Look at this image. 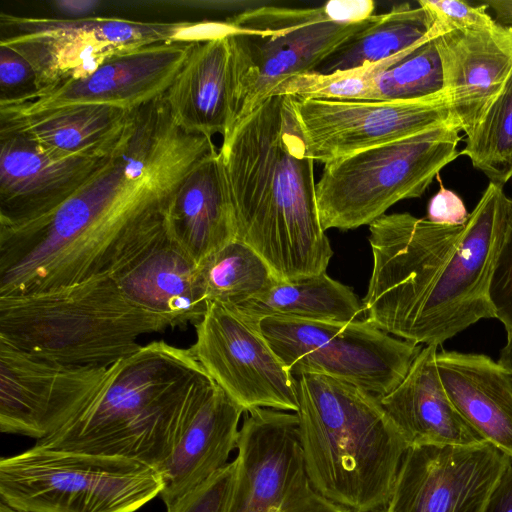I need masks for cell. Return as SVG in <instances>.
I'll return each mask as SVG.
<instances>
[{
    "instance_id": "obj_3",
    "label": "cell",
    "mask_w": 512,
    "mask_h": 512,
    "mask_svg": "<svg viewBox=\"0 0 512 512\" xmlns=\"http://www.w3.org/2000/svg\"><path fill=\"white\" fill-rule=\"evenodd\" d=\"M219 154L236 239L253 248L281 281L326 272L333 250L319 219L315 162L291 97L265 100L223 137Z\"/></svg>"
},
{
    "instance_id": "obj_39",
    "label": "cell",
    "mask_w": 512,
    "mask_h": 512,
    "mask_svg": "<svg viewBox=\"0 0 512 512\" xmlns=\"http://www.w3.org/2000/svg\"><path fill=\"white\" fill-rule=\"evenodd\" d=\"M484 512H512V459L495 487Z\"/></svg>"
},
{
    "instance_id": "obj_21",
    "label": "cell",
    "mask_w": 512,
    "mask_h": 512,
    "mask_svg": "<svg viewBox=\"0 0 512 512\" xmlns=\"http://www.w3.org/2000/svg\"><path fill=\"white\" fill-rule=\"evenodd\" d=\"M443 90L461 131L483 118L512 70V26L458 29L435 37Z\"/></svg>"
},
{
    "instance_id": "obj_32",
    "label": "cell",
    "mask_w": 512,
    "mask_h": 512,
    "mask_svg": "<svg viewBox=\"0 0 512 512\" xmlns=\"http://www.w3.org/2000/svg\"><path fill=\"white\" fill-rule=\"evenodd\" d=\"M378 63L354 70L321 74L308 72L287 78L271 92L272 96L331 101H370L372 79Z\"/></svg>"
},
{
    "instance_id": "obj_35",
    "label": "cell",
    "mask_w": 512,
    "mask_h": 512,
    "mask_svg": "<svg viewBox=\"0 0 512 512\" xmlns=\"http://www.w3.org/2000/svg\"><path fill=\"white\" fill-rule=\"evenodd\" d=\"M235 471L236 462L233 460L172 507L166 509V512H226Z\"/></svg>"
},
{
    "instance_id": "obj_38",
    "label": "cell",
    "mask_w": 512,
    "mask_h": 512,
    "mask_svg": "<svg viewBox=\"0 0 512 512\" xmlns=\"http://www.w3.org/2000/svg\"><path fill=\"white\" fill-rule=\"evenodd\" d=\"M323 6L330 21L337 23H358L372 17L375 3L372 0H331Z\"/></svg>"
},
{
    "instance_id": "obj_9",
    "label": "cell",
    "mask_w": 512,
    "mask_h": 512,
    "mask_svg": "<svg viewBox=\"0 0 512 512\" xmlns=\"http://www.w3.org/2000/svg\"><path fill=\"white\" fill-rule=\"evenodd\" d=\"M330 21L323 6L282 8L266 5L227 19L233 70L230 130L251 114L289 77L313 72L343 43L372 23ZM229 130V131H230Z\"/></svg>"
},
{
    "instance_id": "obj_37",
    "label": "cell",
    "mask_w": 512,
    "mask_h": 512,
    "mask_svg": "<svg viewBox=\"0 0 512 512\" xmlns=\"http://www.w3.org/2000/svg\"><path fill=\"white\" fill-rule=\"evenodd\" d=\"M469 213L461 197L454 191L445 188L441 181L439 190L429 200L427 220L447 226H462Z\"/></svg>"
},
{
    "instance_id": "obj_10",
    "label": "cell",
    "mask_w": 512,
    "mask_h": 512,
    "mask_svg": "<svg viewBox=\"0 0 512 512\" xmlns=\"http://www.w3.org/2000/svg\"><path fill=\"white\" fill-rule=\"evenodd\" d=\"M259 326L293 376L324 375L378 398L402 381L423 347L390 335L366 319L321 322L268 317Z\"/></svg>"
},
{
    "instance_id": "obj_33",
    "label": "cell",
    "mask_w": 512,
    "mask_h": 512,
    "mask_svg": "<svg viewBox=\"0 0 512 512\" xmlns=\"http://www.w3.org/2000/svg\"><path fill=\"white\" fill-rule=\"evenodd\" d=\"M432 20L435 37L458 29L486 28L497 23L489 13L485 3L472 5L458 0H420Z\"/></svg>"
},
{
    "instance_id": "obj_40",
    "label": "cell",
    "mask_w": 512,
    "mask_h": 512,
    "mask_svg": "<svg viewBox=\"0 0 512 512\" xmlns=\"http://www.w3.org/2000/svg\"><path fill=\"white\" fill-rule=\"evenodd\" d=\"M173 5L194 7L199 9L219 11H239V13L269 5V2L247 0H218V1H172Z\"/></svg>"
},
{
    "instance_id": "obj_45",
    "label": "cell",
    "mask_w": 512,
    "mask_h": 512,
    "mask_svg": "<svg viewBox=\"0 0 512 512\" xmlns=\"http://www.w3.org/2000/svg\"><path fill=\"white\" fill-rule=\"evenodd\" d=\"M376 512H386L385 509H382V510H379V511H376Z\"/></svg>"
},
{
    "instance_id": "obj_20",
    "label": "cell",
    "mask_w": 512,
    "mask_h": 512,
    "mask_svg": "<svg viewBox=\"0 0 512 512\" xmlns=\"http://www.w3.org/2000/svg\"><path fill=\"white\" fill-rule=\"evenodd\" d=\"M109 274L132 303L164 319L170 329L196 325L206 313L198 263L166 221Z\"/></svg>"
},
{
    "instance_id": "obj_15",
    "label": "cell",
    "mask_w": 512,
    "mask_h": 512,
    "mask_svg": "<svg viewBox=\"0 0 512 512\" xmlns=\"http://www.w3.org/2000/svg\"><path fill=\"white\" fill-rule=\"evenodd\" d=\"M111 367L64 364L0 339V431L36 441L51 436L93 397Z\"/></svg>"
},
{
    "instance_id": "obj_11",
    "label": "cell",
    "mask_w": 512,
    "mask_h": 512,
    "mask_svg": "<svg viewBox=\"0 0 512 512\" xmlns=\"http://www.w3.org/2000/svg\"><path fill=\"white\" fill-rule=\"evenodd\" d=\"M0 20L2 28L15 32L2 38L0 45L15 50L31 64L37 79L35 96L90 75L114 55L175 42L187 23L104 17L32 18L5 13H1Z\"/></svg>"
},
{
    "instance_id": "obj_17",
    "label": "cell",
    "mask_w": 512,
    "mask_h": 512,
    "mask_svg": "<svg viewBox=\"0 0 512 512\" xmlns=\"http://www.w3.org/2000/svg\"><path fill=\"white\" fill-rule=\"evenodd\" d=\"M243 408L204 372L185 399L173 445L156 469L166 509L206 482L237 449Z\"/></svg>"
},
{
    "instance_id": "obj_30",
    "label": "cell",
    "mask_w": 512,
    "mask_h": 512,
    "mask_svg": "<svg viewBox=\"0 0 512 512\" xmlns=\"http://www.w3.org/2000/svg\"><path fill=\"white\" fill-rule=\"evenodd\" d=\"M442 90V66L434 37L379 62L370 101H414Z\"/></svg>"
},
{
    "instance_id": "obj_43",
    "label": "cell",
    "mask_w": 512,
    "mask_h": 512,
    "mask_svg": "<svg viewBox=\"0 0 512 512\" xmlns=\"http://www.w3.org/2000/svg\"><path fill=\"white\" fill-rule=\"evenodd\" d=\"M498 361L512 371V332L507 333L506 344L501 349Z\"/></svg>"
},
{
    "instance_id": "obj_5",
    "label": "cell",
    "mask_w": 512,
    "mask_h": 512,
    "mask_svg": "<svg viewBox=\"0 0 512 512\" xmlns=\"http://www.w3.org/2000/svg\"><path fill=\"white\" fill-rule=\"evenodd\" d=\"M205 372L190 348L142 345L112 364L86 405L36 445L134 460L155 470L171 452L185 399Z\"/></svg>"
},
{
    "instance_id": "obj_25",
    "label": "cell",
    "mask_w": 512,
    "mask_h": 512,
    "mask_svg": "<svg viewBox=\"0 0 512 512\" xmlns=\"http://www.w3.org/2000/svg\"><path fill=\"white\" fill-rule=\"evenodd\" d=\"M166 223L197 263L236 239L233 205L217 148L181 181L170 200Z\"/></svg>"
},
{
    "instance_id": "obj_31",
    "label": "cell",
    "mask_w": 512,
    "mask_h": 512,
    "mask_svg": "<svg viewBox=\"0 0 512 512\" xmlns=\"http://www.w3.org/2000/svg\"><path fill=\"white\" fill-rule=\"evenodd\" d=\"M465 136L460 155L490 183L504 187L512 178V70L483 118Z\"/></svg>"
},
{
    "instance_id": "obj_7",
    "label": "cell",
    "mask_w": 512,
    "mask_h": 512,
    "mask_svg": "<svg viewBox=\"0 0 512 512\" xmlns=\"http://www.w3.org/2000/svg\"><path fill=\"white\" fill-rule=\"evenodd\" d=\"M460 132L452 120L325 164L316 182L323 229L370 225L397 202L421 197L460 156Z\"/></svg>"
},
{
    "instance_id": "obj_27",
    "label": "cell",
    "mask_w": 512,
    "mask_h": 512,
    "mask_svg": "<svg viewBox=\"0 0 512 512\" xmlns=\"http://www.w3.org/2000/svg\"><path fill=\"white\" fill-rule=\"evenodd\" d=\"M235 307L257 322L268 317L350 322L357 320L362 312V304L353 290L326 272L280 281L263 294Z\"/></svg>"
},
{
    "instance_id": "obj_28",
    "label": "cell",
    "mask_w": 512,
    "mask_h": 512,
    "mask_svg": "<svg viewBox=\"0 0 512 512\" xmlns=\"http://www.w3.org/2000/svg\"><path fill=\"white\" fill-rule=\"evenodd\" d=\"M425 8L409 3L375 15L370 25L328 56L313 72L331 74L374 65L434 38Z\"/></svg>"
},
{
    "instance_id": "obj_8",
    "label": "cell",
    "mask_w": 512,
    "mask_h": 512,
    "mask_svg": "<svg viewBox=\"0 0 512 512\" xmlns=\"http://www.w3.org/2000/svg\"><path fill=\"white\" fill-rule=\"evenodd\" d=\"M159 473L113 456L34 445L0 459V498L27 512H136L160 495Z\"/></svg>"
},
{
    "instance_id": "obj_26",
    "label": "cell",
    "mask_w": 512,
    "mask_h": 512,
    "mask_svg": "<svg viewBox=\"0 0 512 512\" xmlns=\"http://www.w3.org/2000/svg\"><path fill=\"white\" fill-rule=\"evenodd\" d=\"M132 111L109 105L73 104L0 115V132L23 134L57 156L93 155L116 144Z\"/></svg>"
},
{
    "instance_id": "obj_41",
    "label": "cell",
    "mask_w": 512,
    "mask_h": 512,
    "mask_svg": "<svg viewBox=\"0 0 512 512\" xmlns=\"http://www.w3.org/2000/svg\"><path fill=\"white\" fill-rule=\"evenodd\" d=\"M104 3L100 0H57L51 2L54 9L62 14L76 18H86Z\"/></svg>"
},
{
    "instance_id": "obj_44",
    "label": "cell",
    "mask_w": 512,
    "mask_h": 512,
    "mask_svg": "<svg viewBox=\"0 0 512 512\" xmlns=\"http://www.w3.org/2000/svg\"><path fill=\"white\" fill-rule=\"evenodd\" d=\"M0 512H27V511L13 508V507L9 506L8 504L0 501Z\"/></svg>"
},
{
    "instance_id": "obj_13",
    "label": "cell",
    "mask_w": 512,
    "mask_h": 512,
    "mask_svg": "<svg viewBox=\"0 0 512 512\" xmlns=\"http://www.w3.org/2000/svg\"><path fill=\"white\" fill-rule=\"evenodd\" d=\"M190 347L205 372L247 413L257 408L297 412L294 376L275 354L259 322L237 307L209 302Z\"/></svg>"
},
{
    "instance_id": "obj_22",
    "label": "cell",
    "mask_w": 512,
    "mask_h": 512,
    "mask_svg": "<svg viewBox=\"0 0 512 512\" xmlns=\"http://www.w3.org/2000/svg\"><path fill=\"white\" fill-rule=\"evenodd\" d=\"M437 346H423L402 381L380 403L409 446L485 442L465 420L441 382Z\"/></svg>"
},
{
    "instance_id": "obj_19",
    "label": "cell",
    "mask_w": 512,
    "mask_h": 512,
    "mask_svg": "<svg viewBox=\"0 0 512 512\" xmlns=\"http://www.w3.org/2000/svg\"><path fill=\"white\" fill-rule=\"evenodd\" d=\"M113 147L62 157L23 134L0 132V228L20 227L55 211L99 169Z\"/></svg>"
},
{
    "instance_id": "obj_29",
    "label": "cell",
    "mask_w": 512,
    "mask_h": 512,
    "mask_svg": "<svg viewBox=\"0 0 512 512\" xmlns=\"http://www.w3.org/2000/svg\"><path fill=\"white\" fill-rule=\"evenodd\" d=\"M207 302L239 306L271 289L281 280L249 245L234 239L198 263Z\"/></svg>"
},
{
    "instance_id": "obj_1",
    "label": "cell",
    "mask_w": 512,
    "mask_h": 512,
    "mask_svg": "<svg viewBox=\"0 0 512 512\" xmlns=\"http://www.w3.org/2000/svg\"><path fill=\"white\" fill-rule=\"evenodd\" d=\"M215 148L180 127L163 96L133 110L104 163L67 201L0 228V296L109 273L164 225L181 181Z\"/></svg>"
},
{
    "instance_id": "obj_24",
    "label": "cell",
    "mask_w": 512,
    "mask_h": 512,
    "mask_svg": "<svg viewBox=\"0 0 512 512\" xmlns=\"http://www.w3.org/2000/svg\"><path fill=\"white\" fill-rule=\"evenodd\" d=\"M437 367L465 420L512 459V371L490 356L438 350Z\"/></svg>"
},
{
    "instance_id": "obj_18",
    "label": "cell",
    "mask_w": 512,
    "mask_h": 512,
    "mask_svg": "<svg viewBox=\"0 0 512 512\" xmlns=\"http://www.w3.org/2000/svg\"><path fill=\"white\" fill-rule=\"evenodd\" d=\"M191 45L161 42L114 55L84 78L66 82L26 102L0 105V115L34 113L73 104L138 109L165 94Z\"/></svg>"
},
{
    "instance_id": "obj_6",
    "label": "cell",
    "mask_w": 512,
    "mask_h": 512,
    "mask_svg": "<svg viewBox=\"0 0 512 512\" xmlns=\"http://www.w3.org/2000/svg\"><path fill=\"white\" fill-rule=\"evenodd\" d=\"M170 329L132 303L109 273L42 291L0 296V339L64 364L111 366Z\"/></svg>"
},
{
    "instance_id": "obj_14",
    "label": "cell",
    "mask_w": 512,
    "mask_h": 512,
    "mask_svg": "<svg viewBox=\"0 0 512 512\" xmlns=\"http://www.w3.org/2000/svg\"><path fill=\"white\" fill-rule=\"evenodd\" d=\"M291 99L308 153L324 165L455 120L444 90L403 102Z\"/></svg>"
},
{
    "instance_id": "obj_23",
    "label": "cell",
    "mask_w": 512,
    "mask_h": 512,
    "mask_svg": "<svg viewBox=\"0 0 512 512\" xmlns=\"http://www.w3.org/2000/svg\"><path fill=\"white\" fill-rule=\"evenodd\" d=\"M175 122L190 133L224 137L232 125L233 70L229 35L193 42L163 95Z\"/></svg>"
},
{
    "instance_id": "obj_2",
    "label": "cell",
    "mask_w": 512,
    "mask_h": 512,
    "mask_svg": "<svg viewBox=\"0 0 512 512\" xmlns=\"http://www.w3.org/2000/svg\"><path fill=\"white\" fill-rule=\"evenodd\" d=\"M510 205L504 187L489 183L462 226L410 213L372 222L365 319L397 338L439 347L478 321L495 318L490 287Z\"/></svg>"
},
{
    "instance_id": "obj_36",
    "label": "cell",
    "mask_w": 512,
    "mask_h": 512,
    "mask_svg": "<svg viewBox=\"0 0 512 512\" xmlns=\"http://www.w3.org/2000/svg\"><path fill=\"white\" fill-rule=\"evenodd\" d=\"M495 318L512 332V198L505 236L500 248L490 287Z\"/></svg>"
},
{
    "instance_id": "obj_12",
    "label": "cell",
    "mask_w": 512,
    "mask_h": 512,
    "mask_svg": "<svg viewBox=\"0 0 512 512\" xmlns=\"http://www.w3.org/2000/svg\"><path fill=\"white\" fill-rule=\"evenodd\" d=\"M236 450L226 512H356L312 485L295 412L271 408L247 412Z\"/></svg>"
},
{
    "instance_id": "obj_42",
    "label": "cell",
    "mask_w": 512,
    "mask_h": 512,
    "mask_svg": "<svg viewBox=\"0 0 512 512\" xmlns=\"http://www.w3.org/2000/svg\"><path fill=\"white\" fill-rule=\"evenodd\" d=\"M496 16V21L512 26V0H492L484 2Z\"/></svg>"
},
{
    "instance_id": "obj_16",
    "label": "cell",
    "mask_w": 512,
    "mask_h": 512,
    "mask_svg": "<svg viewBox=\"0 0 512 512\" xmlns=\"http://www.w3.org/2000/svg\"><path fill=\"white\" fill-rule=\"evenodd\" d=\"M511 458L493 444L409 446L386 512H484Z\"/></svg>"
},
{
    "instance_id": "obj_34",
    "label": "cell",
    "mask_w": 512,
    "mask_h": 512,
    "mask_svg": "<svg viewBox=\"0 0 512 512\" xmlns=\"http://www.w3.org/2000/svg\"><path fill=\"white\" fill-rule=\"evenodd\" d=\"M38 93L31 64L15 50L0 45V105H14Z\"/></svg>"
},
{
    "instance_id": "obj_4",
    "label": "cell",
    "mask_w": 512,
    "mask_h": 512,
    "mask_svg": "<svg viewBox=\"0 0 512 512\" xmlns=\"http://www.w3.org/2000/svg\"><path fill=\"white\" fill-rule=\"evenodd\" d=\"M294 379L300 442L314 488L356 512L385 509L408 445L379 398L324 375Z\"/></svg>"
}]
</instances>
